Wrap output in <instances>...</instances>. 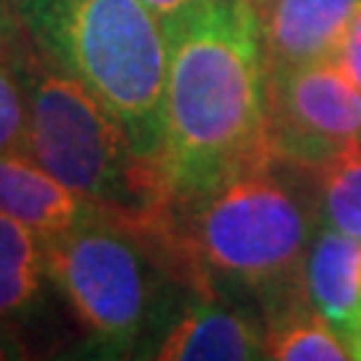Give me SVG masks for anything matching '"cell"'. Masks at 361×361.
<instances>
[{"mask_svg": "<svg viewBox=\"0 0 361 361\" xmlns=\"http://www.w3.org/2000/svg\"><path fill=\"white\" fill-rule=\"evenodd\" d=\"M350 353H353V359L361 361V329L353 335V340H350Z\"/></svg>", "mask_w": 361, "mask_h": 361, "instance_id": "19", "label": "cell"}, {"mask_svg": "<svg viewBox=\"0 0 361 361\" xmlns=\"http://www.w3.org/2000/svg\"><path fill=\"white\" fill-rule=\"evenodd\" d=\"M19 40H0V153H25L27 145V94L19 70Z\"/></svg>", "mask_w": 361, "mask_h": 361, "instance_id": "14", "label": "cell"}, {"mask_svg": "<svg viewBox=\"0 0 361 361\" xmlns=\"http://www.w3.org/2000/svg\"><path fill=\"white\" fill-rule=\"evenodd\" d=\"M268 62L252 0H214L169 35L161 171L169 201L271 158Z\"/></svg>", "mask_w": 361, "mask_h": 361, "instance_id": "2", "label": "cell"}, {"mask_svg": "<svg viewBox=\"0 0 361 361\" xmlns=\"http://www.w3.org/2000/svg\"><path fill=\"white\" fill-rule=\"evenodd\" d=\"M25 35L161 164L169 35L140 0H16Z\"/></svg>", "mask_w": 361, "mask_h": 361, "instance_id": "4", "label": "cell"}, {"mask_svg": "<svg viewBox=\"0 0 361 361\" xmlns=\"http://www.w3.org/2000/svg\"><path fill=\"white\" fill-rule=\"evenodd\" d=\"M310 177L319 225L361 241V142L337 153Z\"/></svg>", "mask_w": 361, "mask_h": 361, "instance_id": "13", "label": "cell"}, {"mask_svg": "<svg viewBox=\"0 0 361 361\" xmlns=\"http://www.w3.org/2000/svg\"><path fill=\"white\" fill-rule=\"evenodd\" d=\"M51 295L46 238L0 212V324L22 329L43 316Z\"/></svg>", "mask_w": 361, "mask_h": 361, "instance_id": "11", "label": "cell"}, {"mask_svg": "<svg viewBox=\"0 0 361 361\" xmlns=\"http://www.w3.org/2000/svg\"><path fill=\"white\" fill-rule=\"evenodd\" d=\"M319 228L313 177L262 158L190 198L171 201L150 233L171 279L262 308L302 289Z\"/></svg>", "mask_w": 361, "mask_h": 361, "instance_id": "1", "label": "cell"}, {"mask_svg": "<svg viewBox=\"0 0 361 361\" xmlns=\"http://www.w3.org/2000/svg\"><path fill=\"white\" fill-rule=\"evenodd\" d=\"M140 356L161 361H249L265 356V322L246 302L177 284Z\"/></svg>", "mask_w": 361, "mask_h": 361, "instance_id": "7", "label": "cell"}, {"mask_svg": "<svg viewBox=\"0 0 361 361\" xmlns=\"http://www.w3.org/2000/svg\"><path fill=\"white\" fill-rule=\"evenodd\" d=\"M140 3L161 22L166 35H174L180 27L195 19L214 0H140Z\"/></svg>", "mask_w": 361, "mask_h": 361, "instance_id": "15", "label": "cell"}, {"mask_svg": "<svg viewBox=\"0 0 361 361\" xmlns=\"http://www.w3.org/2000/svg\"><path fill=\"white\" fill-rule=\"evenodd\" d=\"M268 73L332 59L361 0H252Z\"/></svg>", "mask_w": 361, "mask_h": 361, "instance_id": "8", "label": "cell"}, {"mask_svg": "<svg viewBox=\"0 0 361 361\" xmlns=\"http://www.w3.org/2000/svg\"><path fill=\"white\" fill-rule=\"evenodd\" d=\"M49 276L97 356H140L177 281L147 233L110 214L43 235Z\"/></svg>", "mask_w": 361, "mask_h": 361, "instance_id": "5", "label": "cell"}, {"mask_svg": "<svg viewBox=\"0 0 361 361\" xmlns=\"http://www.w3.org/2000/svg\"><path fill=\"white\" fill-rule=\"evenodd\" d=\"M22 30L19 13H16V0H0V40L13 38Z\"/></svg>", "mask_w": 361, "mask_h": 361, "instance_id": "18", "label": "cell"}, {"mask_svg": "<svg viewBox=\"0 0 361 361\" xmlns=\"http://www.w3.org/2000/svg\"><path fill=\"white\" fill-rule=\"evenodd\" d=\"M302 284L310 305L350 345L361 329V241L319 225L305 255Z\"/></svg>", "mask_w": 361, "mask_h": 361, "instance_id": "10", "label": "cell"}, {"mask_svg": "<svg viewBox=\"0 0 361 361\" xmlns=\"http://www.w3.org/2000/svg\"><path fill=\"white\" fill-rule=\"evenodd\" d=\"M265 356L279 361H348V340L310 305L305 286L262 310Z\"/></svg>", "mask_w": 361, "mask_h": 361, "instance_id": "12", "label": "cell"}, {"mask_svg": "<svg viewBox=\"0 0 361 361\" xmlns=\"http://www.w3.org/2000/svg\"><path fill=\"white\" fill-rule=\"evenodd\" d=\"M30 345L22 340V332L16 326L0 324V361L8 359H30Z\"/></svg>", "mask_w": 361, "mask_h": 361, "instance_id": "17", "label": "cell"}, {"mask_svg": "<svg viewBox=\"0 0 361 361\" xmlns=\"http://www.w3.org/2000/svg\"><path fill=\"white\" fill-rule=\"evenodd\" d=\"M268 137L284 164L313 174L361 142V91L335 59L268 73Z\"/></svg>", "mask_w": 361, "mask_h": 361, "instance_id": "6", "label": "cell"}, {"mask_svg": "<svg viewBox=\"0 0 361 361\" xmlns=\"http://www.w3.org/2000/svg\"><path fill=\"white\" fill-rule=\"evenodd\" d=\"M0 212L40 235L73 231L89 219L107 214L70 190L27 153H0Z\"/></svg>", "mask_w": 361, "mask_h": 361, "instance_id": "9", "label": "cell"}, {"mask_svg": "<svg viewBox=\"0 0 361 361\" xmlns=\"http://www.w3.org/2000/svg\"><path fill=\"white\" fill-rule=\"evenodd\" d=\"M332 59L361 91V6L350 16L348 27H345V35L340 40V46H337Z\"/></svg>", "mask_w": 361, "mask_h": 361, "instance_id": "16", "label": "cell"}, {"mask_svg": "<svg viewBox=\"0 0 361 361\" xmlns=\"http://www.w3.org/2000/svg\"><path fill=\"white\" fill-rule=\"evenodd\" d=\"M19 70L27 94L25 153L110 217L153 233L171 204L161 164L140 153L123 123L25 30Z\"/></svg>", "mask_w": 361, "mask_h": 361, "instance_id": "3", "label": "cell"}]
</instances>
